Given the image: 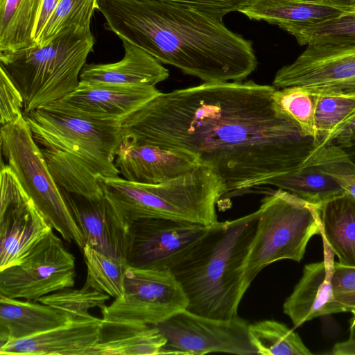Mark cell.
<instances>
[{"label": "cell", "mask_w": 355, "mask_h": 355, "mask_svg": "<svg viewBox=\"0 0 355 355\" xmlns=\"http://www.w3.org/2000/svg\"><path fill=\"white\" fill-rule=\"evenodd\" d=\"M272 85L203 83L161 92L128 116L123 139L189 153L223 182L225 197L300 166L320 143L275 103Z\"/></svg>", "instance_id": "obj_1"}, {"label": "cell", "mask_w": 355, "mask_h": 355, "mask_svg": "<svg viewBox=\"0 0 355 355\" xmlns=\"http://www.w3.org/2000/svg\"><path fill=\"white\" fill-rule=\"evenodd\" d=\"M105 28L203 83L242 81L257 67L252 42L223 18L158 0H98Z\"/></svg>", "instance_id": "obj_2"}, {"label": "cell", "mask_w": 355, "mask_h": 355, "mask_svg": "<svg viewBox=\"0 0 355 355\" xmlns=\"http://www.w3.org/2000/svg\"><path fill=\"white\" fill-rule=\"evenodd\" d=\"M24 117L59 187L97 198L103 194L99 178L119 175L114 162L123 121L82 117L47 106Z\"/></svg>", "instance_id": "obj_3"}, {"label": "cell", "mask_w": 355, "mask_h": 355, "mask_svg": "<svg viewBox=\"0 0 355 355\" xmlns=\"http://www.w3.org/2000/svg\"><path fill=\"white\" fill-rule=\"evenodd\" d=\"M258 209L211 225L171 272L188 299L187 310L218 319L238 315L245 294L243 266L256 232Z\"/></svg>", "instance_id": "obj_4"}, {"label": "cell", "mask_w": 355, "mask_h": 355, "mask_svg": "<svg viewBox=\"0 0 355 355\" xmlns=\"http://www.w3.org/2000/svg\"><path fill=\"white\" fill-rule=\"evenodd\" d=\"M103 192L123 220L167 218L211 226L216 205L226 194L222 180L207 166L157 184L130 182L119 175L101 177Z\"/></svg>", "instance_id": "obj_5"}, {"label": "cell", "mask_w": 355, "mask_h": 355, "mask_svg": "<svg viewBox=\"0 0 355 355\" xmlns=\"http://www.w3.org/2000/svg\"><path fill=\"white\" fill-rule=\"evenodd\" d=\"M94 45L90 29L72 26L44 42L0 53V67L24 98V114L44 107L74 91Z\"/></svg>", "instance_id": "obj_6"}, {"label": "cell", "mask_w": 355, "mask_h": 355, "mask_svg": "<svg viewBox=\"0 0 355 355\" xmlns=\"http://www.w3.org/2000/svg\"><path fill=\"white\" fill-rule=\"evenodd\" d=\"M258 211L256 232L243 266L245 292L270 263L283 259L301 261L310 239L320 234L318 207L287 191L268 189Z\"/></svg>", "instance_id": "obj_7"}, {"label": "cell", "mask_w": 355, "mask_h": 355, "mask_svg": "<svg viewBox=\"0 0 355 355\" xmlns=\"http://www.w3.org/2000/svg\"><path fill=\"white\" fill-rule=\"evenodd\" d=\"M0 146L8 166L38 211L64 240L74 242L83 251V233L24 115L14 123L1 125Z\"/></svg>", "instance_id": "obj_8"}, {"label": "cell", "mask_w": 355, "mask_h": 355, "mask_svg": "<svg viewBox=\"0 0 355 355\" xmlns=\"http://www.w3.org/2000/svg\"><path fill=\"white\" fill-rule=\"evenodd\" d=\"M188 303L171 270L128 266L123 293L101 309L102 319L155 325L186 309Z\"/></svg>", "instance_id": "obj_9"}, {"label": "cell", "mask_w": 355, "mask_h": 355, "mask_svg": "<svg viewBox=\"0 0 355 355\" xmlns=\"http://www.w3.org/2000/svg\"><path fill=\"white\" fill-rule=\"evenodd\" d=\"M75 257L53 229L17 264L0 270V295L26 300L74 286Z\"/></svg>", "instance_id": "obj_10"}, {"label": "cell", "mask_w": 355, "mask_h": 355, "mask_svg": "<svg viewBox=\"0 0 355 355\" xmlns=\"http://www.w3.org/2000/svg\"><path fill=\"white\" fill-rule=\"evenodd\" d=\"M155 326L166 339L160 355H202L211 352L257 354L250 341L249 323L238 315L218 319L184 309Z\"/></svg>", "instance_id": "obj_11"}, {"label": "cell", "mask_w": 355, "mask_h": 355, "mask_svg": "<svg viewBox=\"0 0 355 355\" xmlns=\"http://www.w3.org/2000/svg\"><path fill=\"white\" fill-rule=\"evenodd\" d=\"M277 89L295 87L312 95L355 96V44H313L275 73Z\"/></svg>", "instance_id": "obj_12"}, {"label": "cell", "mask_w": 355, "mask_h": 355, "mask_svg": "<svg viewBox=\"0 0 355 355\" xmlns=\"http://www.w3.org/2000/svg\"><path fill=\"white\" fill-rule=\"evenodd\" d=\"M211 226L167 218H142L130 225L129 267L171 270Z\"/></svg>", "instance_id": "obj_13"}, {"label": "cell", "mask_w": 355, "mask_h": 355, "mask_svg": "<svg viewBox=\"0 0 355 355\" xmlns=\"http://www.w3.org/2000/svg\"><path fill=\"white\" fill-rule=\"evenodd\" d=\"M0 270L19 263L53 228L8 164H1Z\"/></svg>", "instance_id": "obj_14"}, {"label": "cell", "mask_w": 355, "mask_h": 355, "mask_svg": "<svg viewBox=\"0 0 355 355\" xmlns=\"http://www.w3.org/2000/svg\"><path fill=\"white\" fill-rule=\"evenodd\" d=\"M160 93L155 86L148 85L86 84L80 81L74 91L47 107L93 119L123 121Z\"/></svg>", "instance_id": "obj_15"}, {"label": "cell", "mask_w": 355, "mask_h": 355, "mask_svg": "<svg viewBox=\"0 0 355 355\" xmlns=\"http://www.w3.org/2000/svg\"><path fill=\"white\" fill-rule=\"evenodd\" d=\"M60 188L85 243L127 262L131 225L123 220L105 194L89 198Z\"/></svg>", "instance_id": "obj_16"}, {"label": "cell", "mask_w": 355, "mask_h": 355, "mask_svg": "<svg viewBox=\"0 0 355 355\" xmlns=\"http://www.w3.org/2000/svg\"><path fill=\"white\" fill-rule=\"evenodd\" d=\"M322 242L323 261L304 266L301 279L283 304L284 313L294 328L318 317L347 312L334 295V253L324 240Z\"/></svg>", "instance_id": "obj_17"}, {"label": "cell", "mask_w": 355, "mask_h": 355, "mask_svg": "<svg viewBox=\"0 0 355 355\" xmlns=\"http://www.w3.org/2000/svg\"><path fill=\"white\" fill-rule=\"evenodd\" d=\"M114 163L125 180L147 184L173 180L200 165L196 157L189 153L137 144L125 139L116 151Z\"/></svg>", "instance_id": "obj_18"}, {"label": "cell", "mask_w": 355, "mask_h": 355, "mask_svg": "<svg viewBox=\"0 0 355 355\" xmlns=\"http://www.w3.org/2000/svg\"><path fill=\"white\" fill-rule=\"evenodd\" d=\"M102 319H75L65 324L0 345L1 355H89L98 340Z\"/></svg>", "instance_id": "obj_19"}, {"label": "cell", "mask_w": 355, "mask_h": 355, "mask_svg": "<svg viewBox=\"0 0 355 355\" xmlns=\"http://www.w3.org/2000/svg\"><path fill=\"white\" fill-rule=\"evenodd\" d=\"M125 54L122 60L108 64H86L80 81L86 84L155 86L167 79L168 70L153 56L139 46L122 40Z\"/></svg>", "instance_id": "obj_20"}, {"label": "cell", "mask_w": 355, "mask_h": 355, "mask_svg": "<svg viewBox=\"0 0 355 355\" xmlns=\"http://www.w3.org/2000/svg\"><path fill=\"white\" fill-rule=\"evenodd\" d=\"M38 301L0 295V345L65 324L71 316Z\"/></svg>", "instance_id": "obj_21"}, {"label": "cell", "mask_w": 355, "mask_h": 355, "mask_svg": "<svg viewBox=\"0 0 355 355\" xmlns=\"http://www.w3.org/2000/svg\"><path fill=\"white\" fill-rule=\"evenodd\" d=\"M347 10L327 3L302 0H250L239 12L251 20L263 21L289 33L302 26L320 23Z\"/></svg>", "instance_id": "obj_22"}, {"label": "cell", "mask_w": 355, "mask_h": 355, "mask_svg": "<svg viewBox=\"0 0 355 355\" xmlns=\"http://www.w3.org/2000/svg\"><path fill=\"white\" fill-rule=\"evenodd\" d=\"M166 343L155 325L103 320L98 340L89 355H160Z\"/></svg>", "instance_id": "obj_23"}, {"label": "cell", "mask_w": 355, "mask_h": 355, "mask_svg": "<svg viewBox=\"0 0 355 355\" xmlns=\"http://www.w3.org/2000/svg\"><path fill=\"white\" fill-rule=\"evenodd\" d=\"M320 235L338 258V263L355 268V200L347 193L318 207Z\"/></svg>", "instance_id": "obj_24"}, {"label": "cell", "mask_w": 355, "mask_h": 355, "mask_svg": "<svg viewBox=\"0 0 355 355\" xmlns=\"http://www.w3.org/2000/svg\"><path fill=\"white\" fill-rule=\"evenodd\" d=\"M265 185L287 191L317 207L346 193L337 181L323 171L311 154L300 166L268 180Z\"/></svg>", "instance_id": "obj_25"}, {"label": "cell", "mask_w": 355, "mask_h": 355, "mask_svg": "<svg viewBox=\"0 0 355 355\" xmlns=\"http://www.w3.org/2000/svg\"><path fill=\"white\" fill-rule=\"evenodd\" d=\"M43 0H0V53L35 44V31Z\"/></svg>", "instance_id": "obj_26"}, {"label": "cell", "mask_w": 355, "mask_h": 355, "mask_svg": "<svg viewBox=\"0 0 355 355\" xmlns=\"http://www.w3.org/2000/svg\"><path fill=\"white\" fill-rule=\"evenodd\" d=\"M251 344L260 355H311L298 334L272 320L249 324Z\"/></svg>", "instance_id": "obj_27"}, {"label": "cell", "mask_w": 355, "mask_h": 355, "mask_svg": "<svg viewBox=\"0 0 355 355\" xmlns=\"http://www.w3.org/2000/svg\"><path fill=\"white\" fill-rule=\"evenodd\" d=\"M83 252L87 266L85 284L114 299L119 297L123 291L125 274L128 267L127 262L86 244Z\"/></svg>", "instance_id": "obj_28"}, {"label": "cell", "mask_w": 355, "mask_h": 355, "mask_svg": "<svg viewBox=\"0 0 355 355\" xmlns=\"http://www.w3.org/2000/svg\"><path fill=\"white\" fill-rule=\"evenodd\" d=\"M301 46L313 44H355V12L297 27L289 33Z\"/></svg>", "instance_id": "obj_29"}, {"label": "cell", "mask_w": 355, "mask_h": 355, "mask_svg": "<svg viewBox=\"0 0 355 355\" xmlns=\"http://www.w3.org/2000/svg\"><path fill=\"white\" fill-rule=\"evenodd\" d=\"M313 96L315 129L317 137L321 140L355 116V96L339 94Z\"/></svg>", "instance_id": "obj_30"}, {"label": "cell", "mask_w": 355, "mask_h": 355, "mask_svg": "<svg viewBox=\"0 0 355 355\" xmlns=\"http://www.w3.org/2000/svg\"><path fill=\"white\" fill-rule=\"evenodd\" d=\"M95 10L98 0H60L35 43L44 42L72 26L90 29Z\"/></svg>", "instance_id": "obj_31"}, {"label": "cell", "mask_w": 355, "mask_h": 355, "mask_svg": "<svg viewBox=\"0 0 355 355\" xmlns=\"http://www.w3.org/2000/svg\"><path fill=\"white\" fill-rule=\"evenodd\" d=\"M110 295L87 285L80 289L66 288L39 299L38 302L69 313L73 320L92 318L89 313L94 308L102 309Z\"/></svg>", "instance_id": "obj_32"}, {"label": "cell", "mask_w": 355, "mask_h": 355, "mask_svg": "<svg viewBox=\"0 0 355 355\" xmlns=\"http://www.w3.org/2000/svg\"><path fill=\"white\" fill-rule=\"evenodd\" d=\"M273 98L278 107L293 120L304 133L319 139L314 125L313 95L298 87H288L276 88Z\"/></svg>", "instance_id": "obj_33"}, {"label": "cell", "mask_w": 355, "mask_h": 355, "mask_svg": "<svg viewBox=\"0 0 355 355\" xmlns=\"http://www.w3.org/2000/svg\"><path fill=\"white\" fill-rule=\"evenodd\" d=\"M311 155L323 171L355 200V163L347 153L335 144H328L316 147Z\"/></svg>", "instance_id": "obj_34"}, {"label": "cell", "mask_w": 355, "mask_h": 355, "mask_svg": "<svg viewBox=\"0 0 355 355\" xmlns=\"http://www.w3.org/2000/svg\"><path fill=\"white\" fill-rule=\"evenodd\" d=\"M24 102L18 88L0 67V114L1 125L14 123L24 115Z\"/></svg>", "instance_id": "obj_35"}, {"label": "cell", "mask_w": 355, "mask_h": 355, "mask_svg": "<svg viewBox=\"0 0 355 355\" xmlns=\"http://www.w3.org/2000/svg\"><path fill=\"white\" fill-rule=\"evenodd\" d=\"M332 282L336 299L347 312L355 311V268L335 262Z\"/></svg>", "instance_id": "obj_36"}, {"label": "cell", "mask_w": 355, "mask_h": 355, "mask_svg": "<svg viewBox=\"0 0 355 355\" xmlns=\"http://www.w3.org/2000/svg\"><path fill=\"white\" fill-rule=\"evenodd\" d=\"M188 6L223 18L227 14L239 11L250 0H158Z\"/></svg>", "instance_id": "obj_37"}, {"label": "cell", "mask_w": 355, "mask_h": 355, "mask_svg": "<svg viewBox=\"0 0 355 355\" xmlns=\"http://www.w3.org/2000/svg\"><path fill=\"white\" fill-rule=\"evenodd\" d=\"M355 141V116L349 121L320 141V146L335 144L343 149L348 148Z\"/></svg>", "instance_id": "obj_38"}, {"label": "cell", "mask_w": 355, "mask_h": 355, "mask_svg": "<svg viewBox=\"0 0 355 355\" xmlns=\"http://www.w3.org/2000/svg\"><path fill=\"white\" fill-rule=\"evenodd\" d=\"M334 355H355V315L351 320L349 338L336 343L331 352Z\"/></svg>", "instance_id": "obj_39"}, {"label": "cell", "mask_w": 355, "mask_h": 355, "mask_svg": "<svg viewBox=\"0 0 355 355\" xmlns=\"http://www.w3.org/2000/svg\"><path fill=\"white\" fill-rule=\"evenodd\" d=\"M59 1L60 0H43L35 31V42Z\"/></svg>", "instance_id": "obj_40"}, {"label": "cell", "mask_w": 355, "mask_h": 355, "mask_svg": "<svg viewBox=\"0 0 355 355\" xmlns=\"http://www.w3.org/2000/svg\"><path fill=\"white\" fill-rule=\"evenodd\" d=\"M325 2L336 6L348 8L355 6V0H325Z\"/></svg>", "instance_id": "obj_41"}, {"label": "cell", "mask_w": 355, "mask_h": 355, "mask_svg": "<svg viewBox=\"0 0 355 355\" xmlns=\"http://www.w3.org/2000/svg\"><path fill=\"white\" fill-rule=\"evenodd\" d=\"M344 150L347 153L350 158L355 163V141L348 148Z\"/></svg>", "instance_id": "obj_42"}, {"label": "cell", "mask_w": 355, "mask_h": 355, "mask_svg": "<svg viewBox=\"0 0 355 355\" xmlns=\"http://www.w3.org/2000/svg\"><path fill=\"white\" fill-rule=\"evenodd\" d=\"M302 1L312 2V3H326L325 0H302Z\"/></svg>", "instance_id": "obj_43"}, {"label": "cell", "mask_w": 355, "mask_h": 355, "mask_svg": "<svg viewBox=\"0 0 355 355\" xmlns=\"http://www.w3.org/2000/svg\"><path fill=\"white\" fill-rule=\"evenodd\" d=\"M347 11H350V12H355V6H354V7H352V8H348V10H347Z\"/></svg>", "instance_id": "obj_44"}, {"label": "cell", "mask_w": 355, "mask_h": 355, "mask_svg": "<svg viewBox=\"0 0 355 355\" xmlns=\"http://www.w3.org/2000/svg\"><path fill=\"white\" fill-rule=\"evenodd\" d=\"M354 315H355V311L352 312Z\"/></svg>", "instance_id": "obj_45"}, {"label": "cell", "mask_w": 355, "mask_h": 355, "mask_svg": "<svg viewBox=\"0 0 355 355\" xmlns=\"http://www.w3.org/2000/svg\"><path fill=\"white\" fill-rule=\"evenodd\" d=\"M354 6H352V7H354ZM352 8V7H351Z\"/></svg>", "instance_id": "obj_46"}]
</instances>
